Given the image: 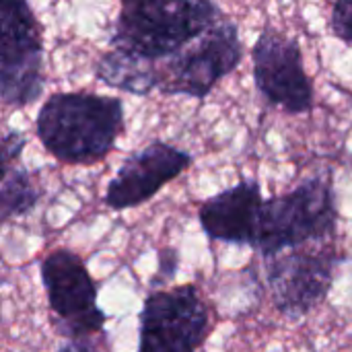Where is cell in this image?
<instances>
[{"label":"cell","instance_id":"6da1fadb","mask_svg":"<svg viewBox=\"0 0 352 352\" xmlns=\"http://www.w3.org/2000/svg\"><path fill=\"white\" fill-rule=\"evenodd\" d=\"M124 128V103L95 93H54L35 120L43 148L68 165L105 159Z\"/></svg>","mask_w":352,"mask_h":352},{"label":"cell","instance_id":"7a4b0ae2","mask_svg":"<svg viewBox=\"0 0 352 352\" xmlns=\"http://www.w3.org/2000/svg\"><path fill=\"white\" fill-rule=\"evenodd\" d=\"M225 19L214 0H136L124 4L109 47L159 62Z\"/></svg>","mask_w":352,"mask_h":352},{"label":"cell","instance_id":"3957f363","mask_svg":"<svg viewBox=\"0 0 352 352\" xmlns=\"http://www.w3.org/2000/svg\"><path fill=\"white\" fill-rule=\"evenodd\" d=\"M336 225L338 208L332 179L314 175L295 190L262 202L252 248L270 258L285 250L332 239Z\"/></svg>","mask_w":352,"mask_h":352},{"label":"cell","instance_id":"277c9868","mask_svg":"<svg viewBox=\"0 0 352 352\" xmlns=\"http://www.w3.org/2000/svg\"><path fill=\"white\" fill-rule=\"evenodd\" d=\"M241 58L239 29L225 16L175 54L155 62V85L163 95L206 99L239 66Z\"/></svg>","mask_w":352,"mask_h":352},{"label":"cell","instance_id":"5b68a950","mask_svg":"<svg viewBox=\"0 0 352 352\" xmlns=\"http://www.w3.org/2000/svg\"><path fill=\"white\" fill-rule=\"evenodd\" d=\"M342 260L334 248H295L266 258L272 305L291 320L307 316L326 301Z\"/></svg>","mask_w":352,"mask_h":352},{"label":"cell","instance_id":"8992f818","mask_svg":"<svg viewBox=\"0 0 352 352\" xmlns=\"http://www.w3.org/2000/svg\"><path fill=\"white\" fill-rule=\"evenodd\" d=\"M208 326V309L194 285L153 291L140 314L138 352H196Z\"/></svg>","mask_w":352,"mask_h":352},{"label":"cell","instance_id":"52a82bcc","mask_svg":"<svg viewBox=\"0 0 352 352\" xmlns=\"http://www.w3.org/2000/svg\"><path fill=\"white\" fill-rule=\"evenodd\" d=\"M252 64L256 89L270 105L293 116L311 111L314 82L297 39L266 27L252 47Z\"/></svg>","mask_w":352,"mask_h":352},{"label":"cell","instance_id":"ba28073f","mask_svg":"<svg viewBox=\"0 0 352 352\" xmlns=\"http://www.w3.org/2000/svg\"><path fill=\"white\" fill-rule=\"evenodd\" d=\"M41 283L50 309L70 338L97 334L105 314L97 305V289L85 262L70 250H54L41 262Z\"/></svg>","mask_w":352,"mask_h":352},{"label":"cell","instance_id":"9c48e42d","mask_svg":"<svg viewBox=\"0 0 352 352\" xmlns=\"http://www.w3.org/2000/svg\"><path fill=\"white\" fill-rule=\"evenodd\" d=\"M194 157L173 144L155 140L128 155L105 190V204L113 210H126L148 202L169 182L179 177Z\"/></svg>","mask_w":352,"mask_h":352},{"label":"cell","instance_id":"30bf717a","mask_svg":"<svg viewBox=\"0 0 352 352\" xmlns=\"http://www.w3.org/2000/svg\"><path fill=\"white\" fill-rule=\"evenodd\" d=\"M262 202V188L256 179L239 182L202 202L198 212L202 231L212 241L254 245Z\"/></svg>","mask_w":352,"mask_h":352},{"label":"cell","instance_id":"8fae6325","mask_svg":"<svg viewBox=\"0 0 352 352\" xmlns=\"http://www.w3.org/2000/svg\"><path fill=\"white\" fill-rule=\"evenodd\" d=\"M43 54V29L27 0H0V64Z\"/></svg>","mask_w":352,"mask_h":352},{"label":"cell","instance_id":"7c38bea8","mask_svg":"<svg viewBox=\"0 0 352 352\" xmlns=\"http://www.w3.org/2000/svg\"><path fill=\"white\" fill-rule=\"evenodd\" d=\"M95 76L107 87L146 97L157 89L155 85V62L144 60L136 54H128L109 47L95 66Z\"/></svg>","mask_w":352,"mask_h":352},{"label":"cell","instance_id":"4fadbf2b","mask_svg":"<svg viewBox=\"0 0 352 352\" xmlns=\"http://www.w3.org/2000/svg\"><path fill=\"white\" fill-rule=\"evenodd\" d=\"M45 89L43 54L0 64V101L10 107H27L35 103Z\"/></svg>","mask_w":352,"mask_h":352},{"label":"cell","instance_id":"5bb4252c","mask_svg":"<svg viewBox=\"0 0 352 352\" xmlns=\"http://www.w3.org/2000/svg\"><path fill=\"white\" fill-rule=\"evenodd\" d=\"M39 188L25 167H10L0 182V223L29 214L39 202Z\"/></svg>","mask_w":352,"mask_h":352},{"label":"cell","instance_id":"9a60e30c","mask_svg":"<svg viewBox=\"0 0 352 352\" xmlns=\"http://www.w3.org/2000/svg\"><path fill=\"white\" fill-rule=\"evenodd\" d=\"M25 144H27L25 136L21 132H14V130L0 136V182L4 179L8 169L14 167V163L21 159Z\"/></svg>","mask_w":352,"mask_h":352},{"label":"cell","instance_id":"2e32d148","mask_svg":"<svg viewBox=\"0 0 352 352\" xmlns=\"http://www.w3.org/2000/svg\"><path fill=\"white\" fill-rule=\"evenodd\" d=\"M330 27L338 39L352 43V0H334Z\"/></svg>","mask_w":352,"mask_h":352},{"label":"cell","instance_id":"e0dca14e","mask_svg":"<svg viewBox=\"0 0 352 352\" xmlns=\"http://www.w3.org/2000/svg\"><path fill=\"white\" fill-rule=\"evenodd\" d=\"M177 264H179V258H177V252L175 250H163L159 254V274L165 276V280H169V278L175 276Z\"/></svg>","mask_w":352,"mask_h":352},{"label":"cell","instance_id":"ac0fdd59","mask_svg":"<svg viewBox=\"0 0 352 352\" xmlns=\"http://www.w3.org/2000/svg\"><path fill=\"white\" fill-rule=\"evenodd\" d=\"M58 352H97L95 349H91V346H87V344H82V342H66V344H62Z\"/></svg>","mask_w":352,"mask_h":352},{"label":"cell","instance_id":"d6986e66","mask_svg":"<svg viewBox=\"0 0 352 352\" xmlns=\"http://www.w3.org/2000/svg\"><path fill=\"white\" fill-rule=\"evenodd\" d=\"M130 2H136V0H122V6H124V4H130Z\"/></svg>","mask_w":352,"mask_h":352}]
</instances>
